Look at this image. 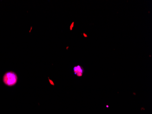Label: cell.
I'll return each mask as SVG.
<instances>
[{
  "instance_id": "obj_7",
  "label": "cell",
  "mask_w": 152,
  "mask_h": 114,
  "mask_svg": "<svg viewBox=\"0 0 152 114\" xmlns=\"http://www.w3.org/2000/svg\"><path fill=\"white\" fill-rule=\"evenodd\" d=\"M68 47H66V49H67V50L68 49Z\"/></svg>"
},
{
  "instance_id": "obj_1",
  "label": "cell",
  "mask_w": 152,
  "mask_h": 114,
  "mask_svg": "<svg viewBox=\"0 0 152 114\" xmlns=\"http://www.w3.org/2000/svg\"><path fill=\"white\" fill-rule=\"evenodd\" d=\"M18 77L15 72L13 71L7 72L3 76V81L5 85L11 87L13 86L17 82Z\"/></svg>"
},
{
  "instance_id": "obj_2",
  "label": "cell",
  "mask_w": 152,
  "mask_h": 114,
  "mask_svg": "<svg viewBox=\"0 0 152 114\" xmlns=\"http://www.w3.org/2000/svg\"><path fill=\"white\" fill-rule=\"evenodd\" d=\"M73 70L74 74L79 77H82L84 72V69L83 68L79 65L74 66L73 68Z\"/></svg>"
},
{
  "instance_id": "obj_5",
  "label": "cell",
  "mask_w": 152,
  "mask_h": 114,
  "mask_svg": "<svg viewBox=\"0 0 152 114\" xmlns=\"http://www.w3.org/2000/svg\"><path fill=\"white\" fill-rule=\"evenodd\" d=\"M83 36L85 38H87V37H88V36H87L86 34H85V33H83Z\"/></svg>"
},
{
  "instance_id": "obj_4",
  "label": "cell",
  "mask_w": 152,
  "mask_h": 114,
  "mask_svg": "<svg viewBox=\"0 0 152 114\" xmlns=\"http://www.w3.org/2000/svg\"><path fill=\"white\" fill-rule=\"evenodd\" d=\"M49 83H50V84L53 86H54L55 84H54V83L53 82V81L52 80H50V79H49Z\"/></svg>"
},
{
  "instance_id": "obj_8",
  "label": "cell",
  "mask_w": 152,
  "mask_h": 114,
  "mask_svg": "<svg viewBox=\"0 0 152 114\" xmlns=\"http://www.w3.org/2000/svg\"><path fill=\"white\" fill-rule=\"evenodd\" d=\"M107 108H108V106H107Z\"/></svg>"
},
{
  "instance_id": "obj_6",
  "label": "cell",
  "mask_w": 152,
  "mask_h": 114,
  "mask_svg": "<svg viewBox=\"0 0 152 114\" xmlns=\"http://www.w3.org/2000/svg\"><path fill=\"white\" fill-rule=\"evenodd\" d=\"M32 28H33V27H31V29H30V32H29L30 33L31 32V31L32 30Z\"/></svg>"
},
{
  "instance_id": "obj_3",
  "label": "cell",
  "mask_w": 152,
  "mask_h": 114,
  "mask_svg": "<svg viewBox=\"0 0 152 114\" xmlns=\"http://www.w3.org/2000/svg\"><path fill=\"white\" fill-rule=\"evenodd\" d=\"M74 22L73 21V22L71 23V25L70 26V31H72L73 30V27H74Z\"/></svg>"
}]
</instances>
